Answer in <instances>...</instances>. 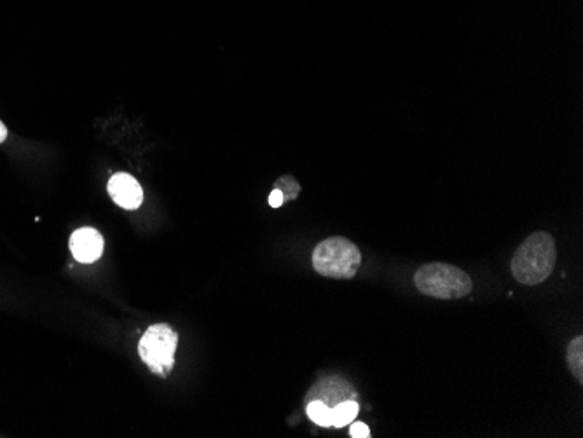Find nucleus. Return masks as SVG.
Masks as SVG:
<instances>
[{"instance_id":"1","label":"nucleus","mask_w":583,"mask_h":438,"mask_svg":"<svg viewBox=\"0 0 583 438\" xmlns=\"http://www.w3.org/2000/svg\"><path fill=\"white\" fill-rule=\"evenodd\" d=\"M557 264V245L554 236L538 231L528 236L512 257V274L521 285H540L549 280Z\"/></svg>"},{"instance_id":"7","label":"nucleus","mask_w":583,"mask_h":438,"mask_svg":"<svg viewBox=\"0 0 583 438\" xmlns=\"http://www.w3.org/2000/svg\"><path fill=\"white\" fill-rule=\"evenodd\" d=\"M109 194L116 205L124 210H137L144 201V191L137 182V178L128 173H116L109 180Z\"/></svg>"},{"instance_id":"4","label":"nucleus","mask_w":583,"mask_h":438,"mask_svg":"<svg viewBox=\"0 0 583 438\" xmlns=\"http://www.w3.org/2000/svg\"><path fill=\"white\" fill-rule=\"evenodd\" d=\"M177 344H179L177 332L166 323H156L145 330L138 344V353L151 372L165 377L175 367Z\"/></svg>"},{"instance_id":"12","label":"nucleus","mask_w":583,"mask_h":438,"mask_svg":"<svg viewBox=\"0 0 583 438\" xmlns=\"http://www.w3.org/2000/svg\"><path fill=\"white\" fill-rule=\"evenodd\" d=\"M350 437L369 438L371 437V430H369V426L364 425V423H353L350 428Z\"/></svg>"},{"instance_id":"13","label":"nucleus","mask_w":583,"mask_h":438,"mask_svg":"<svg viewBox=\"0 0 583 438\" xmlns=\"http://www.w3.org/2000/svg\"><path fill=\"white\" fill-rule=\"evenodd\" d=\"M283 203H285V199H283V194L278 189H275V191L269 194V206L271 208H280Z\"/></svg>"},{"instance_id":"11","label":"nucleus","mask_w":583,"mask_h":438,"mask_svg":"<svg viewBox=\"0 0 583 438\" xmlns=\"http://www.w3.org/2000/svg\"><path fill=\"white\" fill-rule=\"evenodd\" d=\"M278 191L282 192L283 199L285 201H290V199H295L299 196V192H301V185L297 184V180L294 177H282L276 180V187Z\"/></svg>"},{"instance_id":"8","label":"nucleus","mask_w":583,"mask_h":438,"mask_svg":"<svg viewBox=\"0 0 583 438\" xmlns=\"http://www.w3.org/2000/svg\"><path fill=\"white\" fill-rule=\"evenodd\" d=\"M566 362L570 367V372L575 376L578 383H583V337L578 336L571 341L566 353Z\"/></svg>"},{"instance_id":"2","label":"nucleus","mask_w":583,"mask_h":438,"mask_svg":"<svg viewBox=\"0 0 583 438\" xmlns=\"http://www.w3.org/2000/svg\"><path fill=\"white\" fill-rule=\"evenodd\" d=\"M414 283L421 294L442 301L467 297L474 290V281L463 269L444 262L419 267L414 274Z\"/></svg>"},{"instance_id":"5","label":"nucleus","mask_w":583,"mask_h":438,"mask_svg":"<svg viewBox=\"0 0 583 438\" xmlns=\"http://www.w3.org/2000/svg\"><path fill=\"white\" fill-rule=\"evenodd\" d=\"M309 400H320L323 404L329 405L330 409H334L336 405L346 400H357V393L353 390V386L341 377H327L318 381L309 390L306 402Z\"/></svg>"},{"instance_id":"10","label":"nucleus","mask_w":583,"mask_h":438,"mask_svg":"<svg viewBox=\"0 0 583 438\" xmlns=\"http://www.w3.org/2000/svg\"><path fill=\"white\" fill-rule=\"evenodd\" d=\"M306 412H308L309 419L316 425L325 426V428L332 426V409L320 400L306 402Z\"/></svg>"},{"instance_id":"14","label":"nucleus","mask_w":583,"mask_h":438,"mask_svg":"<svg viewBox=\"0 0 583 438\" xmlns=\"http://www.w3.org/2000/svg\"><path fill=\"white\" fill-rule=\"evenodd\" d=\"M7 138V128L4 126V123L0 121V144H4Z\"/></svg>"},{"instance_id":"6","label":"nucleus","mask_w":583,"mask_h":438,"mask_svg":"<svg viewBox=\"0 0 583 438\" xmlns=\"http://www.w3.org/2000/svg\"><path fill=\"white\" fill-rule=\"evenodd\" d=\"M70 252L77 262L93 264L103 254V238L93 227H81L70 236Z\"/></svg>"},{"instance_id":"3","label":"nucleus","mask_w":583,"mask_h":438,"mask_svg":"<svg viewBox=\"0 0 583 438\" xmlns=\"http://www.w3.org/2000/svg\"><path fill=\"white\" fill-rule=\"evenodd\" d=\"M362 266V252L353 241L332 236L318 243L313 252V267L318 274L334 280L355 278Z\"/></svg>"},{"instance_id":"9","label":"nucleus","mask_w":583,"mask_h":438,"mask_svg":"<svg viewBox=\"0 0 583 438\" xmlns=\"http://www.w3.org/2000/svg\"><path fill=\"white\" fill-rule=\"evenodd\" d=\"M358 411H360V407H358L357 400L341 402L332 409V426L343 428V426L350 425L351 421L357 419Z\"/></svg>"}]
</instances>
